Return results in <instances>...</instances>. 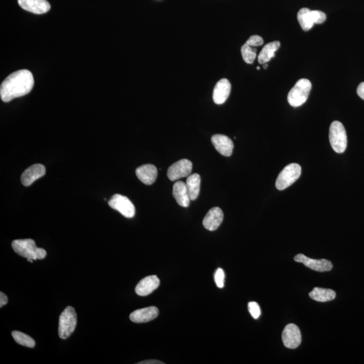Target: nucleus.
Segmentation results:
<instances>
[{
  "label": "nucleus",
  "instance_id": "1",
  "mask_svg": "<svg viewBox=\"0 0 364 364\" xmlns=\"http://www.w3.org/2000/svg\"><path fill=\"white\" fill-rule=\"evenodd\" d=\"M34 83V78L30 71H16L2 82L0 87V97L4 102L11 101L30 93Z\"/></svg>",
  "mask_w": 364,
  "mask_h": 364
},
{
  "label": "nucleus",
  "instance_id": "2",
  "mask_svg": "<svg viewBox=\"0 0 364 364\" xmlns=\"http://www.w3.org/2000/svg\"><path fill=\"white\" fill-rule=\"evenodd\" d=\"M12 246L16 254L27 259L42 260L47 256V252L44 249L37 247L33 240H14L12 242Z\"/></svg>",
  "mask_w": 364,
  "mask_h": 364
},
{
  "label": "nucleus",
  "instance_id": "3",
  "mask_svg": "<svg viewBox=\"0 0 364 364\" xmlns=\"http://www.w3.org/2000/svg\"><path fill=\"white\" fill-rule=\"evenodd\" d=\"M311 89L310 81L305 79H300L297 82L288 94L289 103L294 108L302 106L308 99Z\"/></svg>",
  "mask_w": 364,
  "mask_h": 364
},
{
  "label": "nucleus",
  "instance_id": "4",
  "mask_svg": "<svg viewBox=\"0 0 364 364\" xmlns=\"http://www.w3.org/2000/svg\"><path fill=\"white\" fill-rule=\"evenodd\" d=\"M77 315L74 307H66L61 314L58 326V334L62 340H66L76 328Z\"/></svg>",
  "mask_w": 364,
  "mask_h": 364
},
{
  "label": "nucleus",
  "instance_id": "5",
  "mask_svg": "<svg viewBox=\"0 0 364 364\" xmlns=\"http://www.w3.org/2000/svg\"><path fill=\"white\" fill-rule=\"evenodd\" d=\"M329 140L332 149L337 153H343L346 150L347 137L346 131L342 123L334 121L329 129Z\"/></svg>",
  "mask_w": 364,
  "mask_h": 364
},
{
  "label": "nucleus",
  "instance_id": "6",
  "mask_svg": "<svg viewBox=\"0 0 364 364\" xmlns=\"http://www.w3.org/2000/svg\"><path fill=\"white\" fill-rule=\"evenodd\" d=\"M302 173V168L297 163H291L287 165L278 175L276 180V188L279 190H283L292 185L298 180Z\"/></svg>",
  "mask_w": 364,
  "mask_h": 364
},
{
  "label": "nucleus",
  "instance_id": "7",
  "mask_svg": "<svg viewBox=\"0 0 364 364\" xmlns=\"http://www.w3.org/2000/svg\"><path fill=\"white\" fill-rule=\"evenodd\" d=\"M110 207L118 211L123 216L133 218L135 215V207L129 198L121 194H114L108 203Z\"/></svg>",
  "mask_w": 364,
  "mask_h": 364
},
{
  "label": "nucleus",
  "instance_id": "8",
  "mask_svg": "<svg viewBox=\"0 0 364 364\" xmlns=\"http://www.w3.org/2000/svg\"><path fill=\"white\" fill-rule=\"evenodd\" d=\"M192 163L190 160H179L169 167L167 176L171 181L190 176L192 174Z\"/></svg>",
  "mask_w": 364,
  "mask_h": 364
},
{
  "label": "nucleus",
  "instance_id": "9",
  "mask_svg": "<svg viewBox=\"0 0 364 364\" xmlns=\"http://www.w3.org/2000/svg\"><path fill=\"white\" fill-rule=\"evenodd\" d=\"M282 340L287 348H298L302 343V334L300 328L296 324H289L284 328Z\"/></svg>",
  "mask_w": 364,
  "mask_h": 364
},
{
  "label": "nucleus",
  "instance_id": "10",
  "mask_svg": "<svg viewBox=\"0 0 364 364\" xmlns=\"http://www.w3.org/2000/svg\"><path fill=\"white\" fill-rule=\"evenodd\" d=\"M294 260L296 262L303 263L305 267L315 271L327 272L332 269V263L326 259L315 260V259L309 258L302 254H299L295 256Z\"/></svg>",
  "mask_w": 364,
  "mask_h": 364
},
{
  "label": "nucleus",
  "instance_id": "11",
  "mask_svg": "<svg viewBox=\"0 0 364 364\" xmlns=\"http://www.w3.org/2000/svg\"><path fill=\"white\" fill-rule=\"evenodd\" d=\"M159 309L158 307L150 306L137 309L129 315V319L133 323H145L155 319L158 317Z\"/></svg>",
  "mask_w": 364,
  "mask_h": 364
},
{
  "label": "nucleus",
  "instance_id": "12",
  "mask_svg": "<svg viewBox=\"0 0 364 364\" xmlns=\"http://www.w3.org/2000/svg\"><path fill=\"white\" fill-rule=\"evenodd\" d=\"M18 2L22 9L36 14H45L51 8L47 0H18Z\"/></svg>",
  "mask_w": 364,
  "mask_h": 364
},
{
  "label": "nucleus",
  "instance_id": "13",
  "mask_svg": "<svg viewBox=\"0 0 364 364\" xmlns=\"http://www.w3.org/2000/svg\"><path fill=\"white\" fill-rule=\"evenodd\" d=\"M223 217L222 210L219 207H214L204 217L202 221L203 225L209 231H215L223 222Z\"/></svg>",
  "mask_w": 364,
  "mask_h": 364
},
{
  "label": "nucleus",
  "instance_id": "14",
  "mask_svg": "<svg viewBox=\"0 0 364 364\" xmlns=\"http://www.w3.org/2000/svg\"><path fill=\"white\" fill-rule=\"evenodd\" d=\"M231 85L227 79H222L216 84L213 90V99L217 105L223 104L231 93Z\"/></svg>",
  "mask_w": 364,
  "mask_h": 364
},
{
  "label": "nucleus",
  "instance_id": "15",
  "mask_svg": "<svg viewBox=\"0 0 364 364\" xmlns=\"http://www.w3.org/2000/svg\"><path fill=\"white\" fill-rule=\"evenodd\" d=\"M45 166L41 164H35L29 167L21 175V182L24 186H29L31 184L43 177L45 174Z\"/></svg>",
  "mask_w": 364,
  "mask_h": 364
},
{
  "label": "nucleus",
  "instance_id": "16",
  "mask_svg": "<svg viewBox=\"0 0 364 364\" xmlns=\"http://www.w3.org/2000/svg\"><path fill=\"white\" fill-rule=\"evenodd\" d=\"M160 284V280L156 275L144 278L136 287L135 292L140 296H146L153 292Z\"/></svg>",
  "mask_w": 364,
  "mask_h": 364
},
{
  "label": "nucleus",
  "instance_id": "17",
  "mask_svg": "<svg viewBox=\"0 0 364 364\" xmlns=\"http://www.w3.org/2000/svg\"><path fill=\"white\" fill-rule=\"evenodd\" d=\"M211 141L217 151L225 157L231 155L233 150V143L227 136L223 135H213Z\"/></svg>",
  "mask_w": 364,
  "mask_h": 364
},
{
  "label": "nucleus",
  "instance_id": "18",
  "mask_svg": "<svg viewBox=\"0 0 364 364\" xmlns=\"http://www.w3.org/2000/svg\"><path fill=\"white\" fill-rule=\"evenodd\" d=\"M136 174L142 183L146 185H152L156 181L158 171L154 165L146 164L138 167L136 170Z\"/></svg>",
  "mask_w": 364,
  "mask_h": 364
},
{
  "label": "nucleus",
  "instance_id": "19",
  "mask_svg": "<svg viewBox=\"0 0 364 364\" xmlns=\"http://www.w3.org/2000/svg\"><path fill=\"white\" fill-rule=\"evenodd\" d=\"M173 195L177 204L182 207L189 206L190 198L188 194L187 186L183 181H176L173 186Z\"/></svg>",
  "mask_w": 364,
  "mask_h": 364
},
{
  "label": "nucleus",
  "instance_id": "20",
  "mask_svg": "<svg viewBox=\"0 0 364 364\" xmlns=\"http://www.w3.org/2000/svg\"><path fill=\"white\" fill-rule=\"evenodd\" d=\"M281 43L278 41L267 44L259 54L258 58L259 64H265L275 57V52L279 49Z\"/></svg>",
  "mask_w": 364,
  "mask_h": 364
},
{
  "label": "nucleus",
  "instance_id": "21",
  "mask_svg": "<svg viewBox=\"0 0 364 364\" xmlns=\"http://www.w3.org/2000/svg\"><path fill=\"white\" fill-rule=\"evenodd\" d=\"M201 179L198 173H194L188 177L186 184L190 200H195L199 196Z\"/></svg>",
  "mask_w": 364,
  "mask_h": 364
},
{
  "label": "nucleus",
  "instance_id": "22",
  "mask_svg": "<svg viewBox=\"0 0 364 364\" xmlns=\"http://www.w3.org/2000/svg\"><path fill=\"white\" fill-rule=\"evenodd\" d=\"M309 296L313 300L317 302H326L334 300L336 293L330 289L315 288L309 293Z\"/></svg>",
  "mask_w": 364,
  "mask_h": 364
},
{
  "label": "nucleus",
  "instance_id": "23",
  "mask_svg": "<svg viewBox=\"0 0 364 364\" xmlns=\"http://www.w3.org/2000/svg\"><path fill=\"white\" fill-rule=\"evenodd\" d=\"M311 11L309 8H303L298 12V20L304 31L310 30L315 24L311 18Z\"/></svg>",
  "mask_w": 364,
  "mask_h": 364
},
{
  "label": "nucleus",
  "instance_id": "24",
  "mask_svg": "<svg viewBox=\"0 0 364 364\" xmlns=\"http://www.w3.org/2000/svg\"><path fill=\"white\" fill-rule=\"evenodd\" d=\"M12 335L15 342L22 346L34 348L36 345L35 341L32 337L23 332L13 331L12 332Z\"/></svg>",
  "mask_w": 364,
  "mask_h": 364
},
{
  "label": "nucleus",
  "instance_id": "25",
  "mask_svg": "<svg viewBox=\"0 0 364 364\" xmlns=\"http://www.w3.org/2000/svg\"><path fill=\"white\" fill-rule=\"evenodd\" d=\"M241 53L245 62L248 64L254 63L256 58V49L255 48L251 47L246 43L242 47Z\"/></svg>",
  "mask_w": 364,
  "mask_h": 364
},
{
  "label": "nucleus",
  "instance_id": "26",
  "mask_svg": "<svg viewBox=\"0 0 364 364\" xmlns=\"http://www.w3.org/2000/svg\"><path fill=\"white\" fill-rule=\"evenodd\" d=\"M311 18L315 24H323L326 19V14L323 12L319 10H313L311 11Z\"/></svg>",
  "mask_w": 364,
  "mask_h": 364
},
{
  "label": "nucleus",
  "instance_id": "27",
  "mask_svg": "<svg viewBox=\"0 0 364 364\" xmlns=\"http://www.w3.org/2000/svg\"><path fill=\"white\" fill-rule=\"evenodd\" d=\"M248 309L250 315L254 319H258L260 317L261 311L260 306L258 303L255 302H251L248 303Z\"/></svg>",
  "mask_w": 364,
  "mask_h": 364
},
{
  "label": "nucleus",
  "instance_id": "28",
  "mask_svg": "<svg viewBox=\"0 0 364 364\" xmlns=\"http://www.w3.org/2000/svg\"><path fill=\"white\" fill-rule=\"evenodd\" d=\"M225 273L222 269H218L215 273V281L219 288H223L225 281Z\"/></svg>",
  "mask_w": 364,
  "mask_h": 364
},
{
  "label": "nucleus",
  "instance_id": "29",
  "mask_svg": "<svg viewBox=\"0 0 364 364\" xmlns=\"http://www.w3.org/2000/svg\"><path fill=\"white\" fill-rule=\"evenodd\" d=\"M246 43L252 47H258V46L263 45L264 40L262 37L258 36V35H252L248 39Z\"/></svg>",
  "mask_w": 364,
  "mask_h": 364
},
{
  "label": "nucleus",
  "instance_id": "30",
  "mask_svg": "<svg viewBox=\"0 0 364 364\" xmlns=\"http://www.w3.org/2000/svg\"><path fill=\"white\" fill-rule=\"evenodd\" d=\"M357 93L361 99L364 100V83L359 84L357 87Z\"/></svg>",
  "mask_w": 364,
  "mask_h": 364
},
{
  "label": "nucleus",
  "instance_id": "31",
  "mask_svg": "<svg viewBox=\"0 0 364 364\" xmlns=\"http://www.w3.org/2000/svg\"><path fill=\"white\" fill-rule=\"evenodd\" d=\"M8 302V297L3 292L0 293V307L5 305Z\"/></svg>",
  "mask_w": 364,
  "mask_h": 364
},
{
  "label": "nucleus",
  "instance_id": "32",
  "mask_svg": "<svg viewBox=\"0 0 364 364\" xmlns=\"http://www.w3.org/2000/svg\"><path fill=\"white\" fill-rule=\"evenodd\" d=\"M139 364H164V363L162 362L161 361L155 360V359H149V360H146L141 361L139 362Z\"/></svg>",
  "mask_w": 364,
  "mask_h": 364
},
{
  "label": "nucleus",
  "instance_id": "33",
  "mask_svg": "<svg viewBox=\"0 0 364 364\" xmlns=\"http://www.w3.org/2000/svg\"><path fill=\"white\" fill-rule=\"evenodd\" d=\"M264 65V68L267 69L268 67V64L267 63H266V64H263Z\"/></svg>",
  "mask_w": 364,
  "mask_h": 364
},
{
  "label": "nucleus",
  "instance_id": "34",
  "mask_svg": "<svg viewBox=\"0 0 364 364\" xmlns=\"http://www.w3.org/2000/svg\"><path fill=\"white\" fill-rule=\"evenodd\" d=\"M256 69H257V70H260V67H257Z\"/></svg>",
  "mask_w": 364,
  "mask_h": 364
}]
</instances>
